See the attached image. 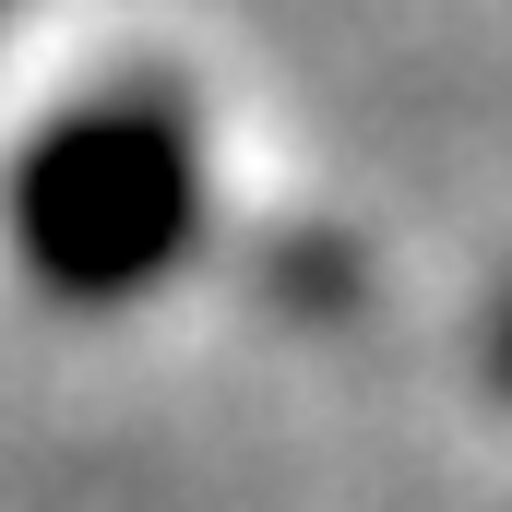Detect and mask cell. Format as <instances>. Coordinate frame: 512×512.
I'll return each instance as SVG.
<instances>
[{
  "label": "cell",
  "mask_w": 512,
  "mask_h": 512,
  "mask_svg": "<svg viewBox=\"0 0 512 512\" xmlns=\"http://www.w3.org/2000/svg\"><path fill=\"white\" fill-rule=\"evenodd\" d=\"M203 227V155L179 96H96L72 120H48L12 167V251L36 262L48 298L72 310H120L143 298Z\"/></svg>",
  "instance_id": "6da1fadb"
},
{
  "label": "cell",
  "mask_w": 512,
  "mask_h": 512,
  "mask_svg": "<svg viewBox=\"0 0 512 512\" xmlns=\"http://www.w3.org/2000/svg\"><path fill=\"white\" fill-rule=\"evenodd\" d=\"M489 370H501V393H512V310L489 322Z\"/></svg>",
  "instance_id": "7a4b0ae2"
}]
</instances>
